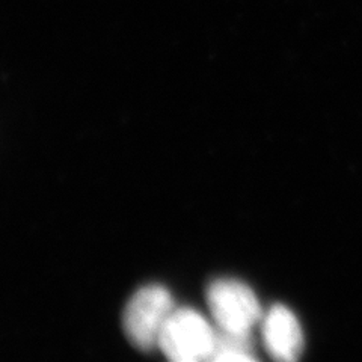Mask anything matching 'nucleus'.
<instances>
[{"instance_id": "nucleus-4", "label": "nucleus", "mask_w": 362, "mask_h": 362, "mask_svg": "<svg viewBox=\"0 0 362 362\" xmlns=\"http://www.w3.org/2000/svg\"><path fill=\"white\" fill-rule=\"evenodd\" d=\"M262 335L267 354L276 361H298L303 352L300 323L284 305H274L263 315Z\"/></svg>"}, {"instance_id": "nucleus-1", "label": "nucleus", "mask_w": 362, "mask_h": 362, "mask_svg": "<svg viewBox=\"0 0 362 362\" xmlns=\"http://www.w3.org/2000/svg\"><path fill=\"white\" fill-rule=\"evenodd\" d=\"M216 337V326L201 313L175 307L163 326L157 349L174 362L211 361Z\"/></svg>"}, {"instance_id": "nucleus-3", "label": "nucleus", "mask_w": 362, "mask_h": 362, "mask_svg": "<svg viewBox=\"0 0 362 362\" xmlns=\"http://www.w3.org/2000/svg\"><path fill=\"white\" fill-rule=\"evenodd\" d=\"M207 305L216 329L251 335L263 320V310L251 287L235 279H216L207 288Z\"/></svg>"}, {"instance_id": "nucleus-2", "label": "nucleus", "mask_w": 362, "mask_h": 362, "mask_svg": "<svg viewBox=\"0 0 362 362\" xmlns=\"http://www.w3.org/2000/svg\"><path fill=\"white\" fill-rule=\"evenodd\" d=\"M174 310V299L166 287L145 286L133 294L124 308V334L136 349L151 352L157 349L163 326Z\"/></svg>"}]
</instances>
